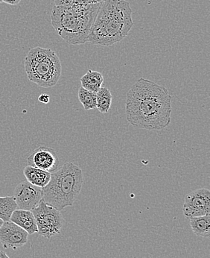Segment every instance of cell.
<instances>
[{
	"instance_id": "cell-17",
	"label": "cell",
	"mask_w": 210,
	"mask_h": 258,
	"mask_svg": "<svg viewBox=\"0 0 210 258\" xmlns=\"http://www.w3.org/2000/svg\"><path fill=\"white\" fill-rule=\"evenodd\" d=\"M79 99L85 111L96 108V93L89 91L84 88L79 90Z\"/></svg>"
},
{
	"instance_id": "cell-21",
	"label": "cell",
	"mask_w": 210,
	"mask_h": 258,
	"mask_svg": "<svg viewBox=\"0 0 210 258\" xmlns=\"http://www.w3.org/2000/svg\"><path fill=\"white\" fill-rule=\"evenodd\" d=\"M0 258H10L4 251H0Z\"/></svg>"
},
{
	"instance_id": "cell-14",
	"label": "cell",
	"mask_w": 210,
	"mask_h": 258,
	"mask_svg": "<svg viewBox=\"0 0 210 258\" xmlns=\"http://www.w3.org/2000/svg\"><path fill=\"white\" fill-rule=\"evenodd\" d=\"M190 226L193 233L198 237H210L209 215L190 218Z\"/></svg>"
},
{
	"instance_id": "cell-20",
	"label": "cell",
	"mask_w": 210,
	"mask_h": 258,
	"mask_svg": "<svg viewBox=\"0 0 210 258\" xmlns=\"http://www.w3.org/2000/svg\"><path fill=\"white\" fill-rule=\"evenodd\" d=\"M21 0H3V3H6V4L11 5V6H16L20 3Z\"/></svg>"
},
{
	"instance_id": "cell-23",
	"label": "cell",
	"mask_w": 210,
	"mask_h": 258,
	"mask_svg": "<svg viewBox=\"0 0 210 258\" xmlns=\"http://www.w3.org/2000/svg\"><path fill=\"white\" fill-rule=\"evenodd\" d=\"M3 3V0H0V3Z\"/></svg>"
},
{
	"instance_id": "cell-19",
	"label": "cell",
	"mask_w": 210,
	"mask_h": 258,
	"mask_svg": "<svg viewBox=\"0 0 210 258\" xmlns=\"http://www.w3.org/2000/svg\"><path fill=\"white\" fill-rule=\"evenodd\" d=\"M39 102L43 104H48L50 102V96L46 93H42L38 97Z\"/></svg>"
},
{
	"instance_id": "cell-2",
	"label": "cell",
	"mask_w": 210,
	"mask_h": 258,
	"mask_svg": "<svg viewBox=\"0 0 210 258\" xmlns=\"http://www.w3.org/2000/svg\"><path fill=\"white\" fill-rule=\"evenodd\" d=\"M133 26L132 9L128 2L105 0L100 3L88 42L97 46H112L122 41Z\"/></svg>"
},
{
	"instance_id": "cell-4",
	"label": "cell",
	"mask_w": 210,
	"mask_h": 258,
	"mask_svg": "<svg viewBox=\"0 0 210 258\" xmlns=\"http://www.w3.org/2000/svg\"><path fill=\"white\" fill-rule=\"evenodd\" d=\"M82 169L71 162H66L51 174L49 184L43 189V200L57 211L72 206L80 194L83 186Z\"/></svg>"
},
{
	"instance_id": "cell-18",
	"label": "cell",
	"mask_w": 210,
	"mask_h": 258,
	"mask_svg": "<svg viewBox=\"0 0 210 258\" xmlns=\"http://www.w3.org/2000/svg\"><path fill=\"white\" fill-rule=\"evenodd\" d=\"M105 0H54L55 6H74V5L97 4Z\"/></svg>"
},
{
	"instance_id": "cell-6",
	"label": "cell",
	"mask_w": 210,
	"mask_h": 258,
	"mask_svg": "<svg viewBox=\"0 0 210 258\" xmlns=\"http://www.w3.org/2000/svg\"><path fill=\"white\" fill-rule=\"evenodd\" d=\"M32 212L37 223V233L40 236L49 239L60 234L64 222L60 211L45 203L42 200Z\"/></svg>"
},
{
	"instance_id": "cell-7",
	"label": "cell",
	"mask_w": 210,
	"mask_h": 258,
	"mask_svg": "<svg viewBox=\"0 0 210 258\" xmlns=\"http://www.w3.org/2000/svg\"><path fill=\"white\" fill-rule=\"evenodd\" d=\"M185 217H192L209 215L210 191L206 188L195 189L185 198L183 207Z\"/></svg>"
},
{
	"instance_id": "cell-15",
	"label": "cell",
	"mask_w": 210,
	"mask_h": 258,
	"mask_svg": "<svg viewBox=\"0 0 210 258\" xmlns=\"http://www.w3.org/2000/svg\"><path fill=\"white\" fill-rule=\"evenodd\" d=\"M112 94L107 88H101L96 93V108L100 113H108L111 108Z\"/></svg>"
},
{
	"instance_id": "cell-8",
	"label": "cell",
	"mask_w": 210,
	"mask_h": 258,
	"mask_svg": "<svg viewBox=\"0 0 210 258\" xmlns=\"http://www.w3.org/2000/svg\"><path fill=\"white\" fill-rule=\"evenodd\" d=\"M13 197L20 210L32 211L43 200V189L27 181H22L15 188Z\"/></svg>"
},
{
	"instance_id": "cell-16",
	"label": "cell",
	"mask_w": 210,
	"mask_h": 258,
	"mask_svg": "<svg viewBox=\"0 0 210 258\" xmlns=\"http://www.w3.org/2000/svg\"><path fill=\"white\" fill-rule=\"evenodd\" d=\"M18 205L13 197H0V219L4 222L10 221L11 216Z\"/></svg>"
},
{
	"instance_id": "cell-12",
	"label": "cell",
	"mask_w": 210,
	"mask_h": 258,
	"mask_svg": "<svg viewBox=\"0 0 210 258\" xmlns=\"http://www.w3.org/2000/svg\"><path fill=\"white\" fill-rule=\"evenodd\" d=\"M23 174L28 182L40 188L45 187L51 179L49 172L29 165L25 167Z\"/></svg>"
},
{
	"instance_id": "cell-5",
	"label": "cell",
	"mask_w": 210,
	"mask_h": 258,
	"mask_svg": "<svg viewBox=\"0 0 210 258\" xmlns=\"http://www.w3.org/2000/svg\"><path fill=\"white\" fill-rule=\"evenodd\" d=\"M24 68L29 80L41 88L55 86L61 76V62L57 53L40 46L29 51Z\"/></svg>"
},
{
	"instance_id": "cell-3",
	"label": "cell",
	"mask_w": 210,
	"mask_h": 258,
	"mask_svg": "<svg viewBox=\"0 0 210 258\" xmlns=\"http://www.w3.org/2000/svg\"><path fill=\"white\" fill-rule=\"evenodd\" d=\"M99 6L100 3L54 6L51 23L59 36L68 44H84L88 42Z\"/></svg>"
},
{
	"instance_id": "cell-11",
	"label": "cell",
	"mask_w": 210,
	"mask_h": 258,
	"mask_svg": "<svg viewBox=\"0 0 210 258\" xmlns=\"http://www.w3.org/2000/svg\"><path fill=\"white\" fill-rule=\"evenodd\" d=\"M10 221L24 229L30 235L37 232V223L32 211L15 210L11 216Z\"/></svg>"
},
{
	"instance_id": "cell-13",
	"label": "cell",
	"mask_w": 210,
	"mask_h": 258,
	"mask_svg": "<svg viewBox=\"0 0 210 258\" xmlns=\"http://www.w3.org/2000/svg\"><path fill=\"white\" fill-rule=\"evenodd\" d=\"M80 81L82 88L96 93L102 88L104 77L100 73L90 70L81 78Z\"/></svg>"
},
{
	"instance_id": "cell-1",
	"label": "cell",
	"mask_w": 210,
	"mask_h": 258,
	"mask_svg": "<svg viewBox=\"0 0 210 258\" xmlns=\"http://www.w3.org/2000/svg\"><path fill=\"white\" fill-rule=\"evenodd\" d=\"M125 113L133 126L162 130L171 122L172 97L167 88L141 78L127 93Z\"/></svg>"
},
{
	"instance_id": "cell-22",
	"label": "cell",
	"mask_w": 210,
	"mask_h": 258,
	"mask_svg": "<svg viewBox=\"0 0 210 258\" xmlns=\"http://www.w3.org/2000/svg\"><path fill=\"white\" fill-rule=\"evenodd\" d=\"M3 222H4V221L0 219V228H1L2 225H3Z\"/></svg>"
},
{
	"instance_id": "cell-9",
	"label": "cell",
	"mask_w": 210,
	"mask_h": 258,
	"mask_svg": "<svg viewBox=\"0 0 210 258\" xmlns=\"http://www.w3.org/2000/svg\"><path fill=\"white\" fill-rule=\"evenodd\" d=\"M28 165L54 173L59 169L58 157L52 148L40 147L28 157Z\"/></svg>"
},
{
	"instance_id": "cell-10",
	"label": "cell",
	"mask_w": 210,
	"mask_h": 258,
	"mask_svg": "<svg viewBox=\"0 0 210 258\" xmlns=\"http://www.w3.org/2000/svg\"><path fill=\"white\" fill-rule=\"evenodd\" d=\"M29 234L11 221L3 222L0 228V242L4 248L18 249L28 242Z\"/></svg>"
}]
</instances>
